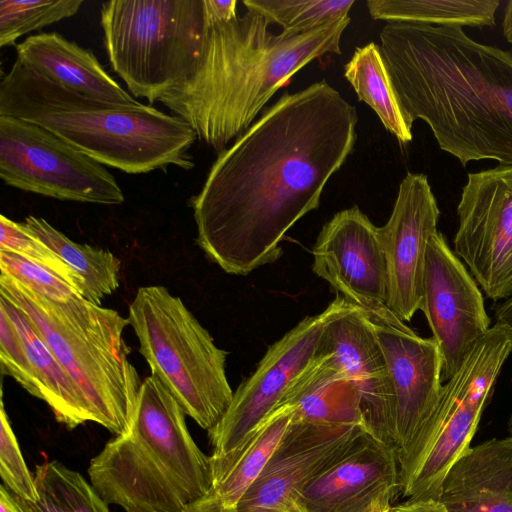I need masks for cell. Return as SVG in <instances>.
Wrapping results in <instances>:
<instances>
[{
  "mask_svg": "<svg viewBox=\"0 0 512 512\" xmlns=\"http://www.w3.org/2000/svg\"><path fill=\"white\" fill-rule=\"evenodd\" d=\"M356 108L325 80L285 93L218 153L191 200L197 244L246 276L282 255L281 241L319 207L356 142Z\"/></svg>",
  "mask_w": 512,
  "mask_h": 512,
  "instance_id": "6da1fadb",
  "label": "cell"
},
{
  "mask_svg": "<svg viewBox=\"0 0 512 512\" xmlns=\"http://www.w3.org/2000/svg\"><path fill=\"white\" fill-rule=\"evenodd\" d=\"M380 52L410 127L426 122L441 150L466 166L512 165V49L461 27L388 22Z\"/></svg>",
  "mask_w": 512,
  "mask_h": 512,
  "instance_id": "7a4b0ae2",
  "label": "cell"
},
{
  "mask_svg": "<svg viewBox=\"0 0 512 512\" xmlns=\"http://www.w3.org/2000/svg\"><path fill=\"white\" fill-rule=\"evenodd\" d=\"M206 17V14H205ZM349 16L297 35L272 33L255 10L227 21L206 17L201 52L190 73L161 102L218 152L240 137L278 89L309 62L340 54Z\"/></svg>",
  "mask_w": 512,
  "mask_h": 512,
  "instance_id": "3957f363",
  "label": "cell"
},
{
  "mask_svg": "<svg viewBox=\"0 0 512 512\" xmlns=\"http://www.w3.org/2000/svg\"><path fill=\"white\" fill-rule=\"evenodd\" d=\"M0 116L36 123L99 163L129 174L174 165L191 169L196 133L152 105L119 107L82 97L19 59L0 82Z\"/></svg>",
  "mask_w": 512,
  "mask_h": 512,
  "instance_id": "277c9868",
  "label": "cell"
},
{
  "mask_svg": "<svg viewBox=\"0 0 512 512\" xmlns=\"http://www.w3.org/2000/svg\"><path fill=\"white\" fill-rule=\"evenodd\" d=\"M185 412L155 376L142 381L130 429L90 462V484L125 512H184L214 488L211 456L197 446Z\"/></svg>",
  "mask_w": 512,
  "mask_h": 512,
  "instance_id": "5b68a950",
  "label": "cell"
},
{
  "mask_svg": "<svg viewBox=\"0 0 512 512\" xmlns=\"http://www.w3.org/2000/svg\"><path fill=\"white\" fill-rule=\"evenodd\" d=\"M0 296L23 312L81 388L95 423L115 435L127 432L142 384L123 337L128 318L84 297L51 300L3 271Z\"/></svg>",
  "mask_w": 512,
  "mask_h": 512,
  "instance_id": "8992f818",
  "label": "cell"
},
{
  "mask_svg": "<svg viewBox=\"0 0 512 512\" xmlns=\"http://www.w3.org/2000/svg\"><path fill=\"white\" fill-rule=\"evenodd\" d=\"M129 325L139 352L201 428L212 430L226 414L234 392L226 375L227 351L183 301L161 285L139 287L129 306Z\"/></svg>",
  "mask_w": 512,
  "mask_h": 512,
  "instance_id": "52a82bcc",
  "label": "cell"
},
{
  "mask_svg": "<svg viewBox=\"0 0 512 512\" xmlns=\"http://www.w3.org/2000/svg\"><path fill=\"white\" fill-rule=\"evenodd\" d=\"M100 22L113 70L150 104L190 73L207 25L204 0H112Z\"/></svg>",
  "mask_w": 512,
  "mask_h": 512,
  "instance_id": "ba28073f",
  "label": "cell"
},
{
  "mask_svg": "<svg viewBox=\"0 0 512 512\" xmlns=\"http://www.w3.org/2000/svg\"><path fill=\"white\" fill-rule=\"evenodd\" d=\"M511 353L512 332L495 323L443 384L434 410L398 461L399 491L408 500H438L444 477L470 448L483 409Z\"/></svg>",
  "mask_w": 512,
  "mask_h": 512,
  "instance_id": "9c48e42d",
  "label": "cell"
},
{
  "mask_svg": "<svg viewBox=\"0 0 512 512\" xmlns=\"http://www.w3.org/2000/svg\"><path fill=\"white\" fill-rule=\"evenodd\" d=\"M352 307L336 295L321 313L305 317L273 343L255 371L239 385L226 414L208 432L215 484L312 362L328 322Z\"/></svg>",
  "mask_w": 512,
  "mask_h": 512,
  "instance_id": "30bf717a",
  "label": "cell"
},
{
  "mask_svg": "<svg viewBox=\"0 0 512 512\" xmlns=\"http://www.w3.org/2000/svg\"><path fill=\"white\" fill-rule=\"evenodd\" d=\"M0 178L45 197L100 205L125 200L105 165L36 123L0 116Z\"/></svg>",
  "mask_w": 512,
  "mask_h": 512,
  "instance_id": "8fae6325",
  "label": "cell"
},
{
  "mask_svg": "<svg viewBox=\"0 0 512 512\" xmlns=\"http://www.w3.org/2000/svg\"><path fill=\"white\" fill-rule=\"evenodd\" d=\"M454 253L492 301L512 297V165L468 173Z\"/></svg>",
  "mask_w": 512,
  "mask_h": 512,
  "instance_id": "7c38bea8",
  "label": "cell"
},
{
  "mask_svg": "<svg viewBox=\"0 0 512 512\" xmlns=\"http://www.w3.org/2000/svg\"><path fill=\"white\" fill-rule=\"evenodd\" d=\"M313 272L373 325H401L387 306V268L378 227L358 206L324 224L312 250Z\"/></svg>",
  "mask_w": 512,
  "mask_h": 512,
  "instance_id": "4fadbf2b",
  "label": "cell"
},
{
  "mask_svg": "<svg viewBox=\"0 0 512 512\" xmlns=\"http://www.w3.org/2000/svg\"><path fill=\"white\" fill-rule=\"evenodd\" d=\"M420 310L439 347L442 380L447 381L487 334L491 320L478 283L440 231L427 246Z\"/></svg>",
  "mask_w": 512,
  "mask_h": 512,
  "instance_id": "5bb4252c",
  "label": "cell"
},
{
  "mask_svg": "<svg viewBox=\"0 0 512 512\" xmlns=\"http://www.w3.org/2000/svg\"><path fill=\"white\" fill-rule=\"evenodd\" d=\"M440 210L423 173L407 172L379 238L387 268V306L403 322L420 310L426 250Z\"/></svg>",
  "mask_w": 512,
  "mask_h": 512,
  "instance_id": "9a60e30c",
  "label": "cell"
},
{
  "mask_svg": "<svg viewBox=\"0 0 512 512\" xmlns=\"http://www.w3.org/2000/svg\"><path fill=\"white\" fill-rule=\"evenodd\" d=\"M366 432L360 425L324 426L291 419L280 443L239 501L236 511L285 512L294 505L296 494L307 482Z\"/></svg>",
  "mask_w": 512,
  "mask_h": 512,
  "instance_id": "2e32d148",
  "label": "cell"
},
{
  "mask_svg": "<svg viewBox=\"0 0 512 512\" xmlns=\"http://www.w3.org/2000/svg\"><path fill=\"white\" fill-rule=\"evenodd\" d=\"M0 364L29 394L44 401L69 429L95 422L83 391L23 312L0 296Z\"/></svg>",
  "mask_w": 512,
  "mask_h": 512,
  "instance_id": "e0dca14e",
  "label": "cell"
},
{
  "mask_svg": "<svg viewBox=\"0 0 512 512\" xmlns=\"http://www.w3.org/2000/svg\"><path fill=\"white\" fill-rule=\"evenodd\" d=\"M373 326L390 374L391 446L398 462L438 402L443 386L442 357L432 337H420L405 323Z\"/></svg>",
  "mask_w": 512,
  "mask_h": 512,
  "instance_id": "ac0fdd59",
  "label": "cell"
},
{
  "mask_svg": "<svg viewBox=\"0 0 512 512\" xmlns=\"http://www.w3.org/2000/svg\"><path fill=\"white\" fill-rule=\"evenodd\" d=\"M400 489L395 451L366 432L296 494L300 512H368Z\"/></svg>",
  "mask_w": 512,
  "mask_h": 512,
  "instance_id": "d6986e66",
  "label": "cell"
},
{
  "mask_svg": "<svg viewBox=\"0 0 512 512\" xmlns=\"http://www.w3.org/2000/svg\"><path fill=\"white\" fill-rule=\"evenodd\" d=\"M321 345L355 385L368 433L392 448L393 393L373 324L360 309L352 307L328 322Z\"/></svg>",
  "mask_w": 512,
  "mask_h": 512,
  "instance_id": "ffe728a7",
  "label": "cell"
},
{
  "mask_svg": "<svg viewBox=\"0 0 512 512\" xmlns=\"http://www.w3.org/2000/svg\"><path fill=\"white\" fill-rule=\"evenodd\" d=\"M15 49L16 58L35 73L82 97L119 107L141 104L105 71L91 50L56 32L31 35Z\"/></svg>",
  "mask_w": 512,
  "mask_h": 512,
  "instance_id": "44dd1931",
  "label": "cell"
},
{
  "mask_svg": "<svg viewBox=\"0 0 512 512\" xmlns=\"http://www.w3.org/2000/svg\"><path fill=\"white\" fill-rule=\"evenodd\" d=\"M438 500L449 512H512V437L470 447L444 477Z\"/></svg>",
  "mask_w": 512,
  "mask_h": 512,
  "instance_id": "7402d4cb",
  "label": "cell"
},
{
  "mask_svg": "<svg viewBox=\"0 0 512 512\" xmlns=\"http://www.w3.org/2000/svg\"><path fill=\"white\" fill-rule=\"evenodd\" d=\"M22 226L85 280L87 300L100 305L119 288L121 260L109 250L76 243L41 217L28 216Z\"/></svg>",
  "mask_w": 512,
  "mask_h": 512,
  "instance_id": "603a6c76",
  "label": "cell"
},
{
  "mask_svg": "<svg viewBox=\"0 0 512 512\" xmlns=\"http://www.w3.org/2000/svg\"><path fill=\"white\" fill-rule=\"evenodd\" d=\"M499 0H369L370 16L441 27H492Z\"/></svg>",
  "mask_w": 512,
  "mask_h": 512,
  "instance_id": "cb8c5ba5",
  "label": "cell"
},
{
  "mask_svg": "<svg viewBox=\"0 0 512 512\" xmlns=\"http://www.w3.org/2000/svg\"><path fill=\"white\" fill-rule=\"evenodd\" d=\"M344 76L358 99L372 108L387 131L401 144L412 140V127L403 116L376 43L356 47L351 59L345 64Z\"/></svg>",
  "mask_w": 512,
  "mask_h": 512,
  "instance_id": "d4e9b609",
  "label": "cell"
},
{
  "mask_svg": "<svg viewBox=\"0 0 512 512\" xmlns=\"http://www.w3.org/2000/svg\"><path fill=\"white\" fill-rule=\"evenodd\" d=\"M292 415L291 405L278 406L260 425L227 474L215 484L214 490L225 508L236 509L280 443Z\"/></svg>",
  "mask_w": 512,
  "mask_h": 512,
  "instance_id": "484cf974",
  "label": "cell"
},
{
  "mask_svg": "<svg viewBox=\"0 0 512 512\" xmlns=\"http://www.w3.org/2000/svg\"><path fill=\"white\" fill-rule=\"evenodd\" d=\"M34 478L38 492L36 501L13 494L23 512H110L108 503L92 485L59 461L37 465Z\"/></svg>",
  "mask_w": 512,
  "mask_h": 512,
  "instance_id": "4316f807",
  "label": "cell"
},
{
  "mask_svg": "<svg viewBox=\"0 0 512 512\" xmlns=\"http://www.w3.org/2000/svg\"><path fill=\"white\" fill-rule=\"evenodd\" d=\"M248 10L263 14L282 32L297 35L348 16L354 0H243Z\"/></svg>",
  "mask_w": 512,
  "mask_h": 512,
  "instance_id": "83f0119b",
  "label": "cell"
},
{
  "mask_svg": "<svg viewBox=\"0 0 512 512\" xmlns=\"http://www.w3.org/2000/svg\"><path fill=\"white\" fill-rule=\"evenodd\" d=\"M83 0H0V47L74 16Z\"/></svg>",
  "mask_w": 512,
  "mask_h": 512,
  "instance_id": "f1b7e54d",
  "label": "cell"
},
{
  "mask_svg": "<svg viewBox=\"0 0 512 512\" xmlns=\"http://www.w3.org/2000/svg\"><path fill=\"white\" fill-rule=\"evenodd\" d=\"M0 250L16 253L62 278L86 295L85 280L55 251L27 232L22 223L0 216Z\"/></svg>",
  "mask_w": 512,
  "mask_h": 512,
  "instance_id": "f546056e",
  "label": "cell"
},
{
  "mask_svg": "<svg viewBox=\"0 0 512 512\" xmlns=\"http://www.w3.org/2000/svg\"><path fill=\"white\" fill-rule=\"evenodd\" d=\"M0 475L4 486L15 496L36 501L38 492L34 475L28 469L11 428L1 397L0 408Z\"/></svg>",
  "mask_w": 512,
  "mask_h": 512,
  "instance_id": "4dcf8cb0",
  "label": "cell"
},
{
  "mask_svg": "<svg viewBox=\"0 0 512 512\" xmlns=\"http://www.w3.org/2000/svg\"><path fill=\"white\" fill-rule=\"evenodd\" d=\"M0 270L11 274L35 292L57 302L84 297L82 292L50 270L13 252L0 250Z\"/></svg>",
  "mask_w": 512,
  "mask_h": 512,
  "instance_id": "1f68e13d",
  "label": "cell"
},
{
  "mask_svg": "<svg viewBox=\"0 0 512 512\" xmlns=\"http://www.w3.org/2000/svg\"><path fill=\"white\" fill-rule=\"evenodd\" d=\"M388 512H449L437 499L407 500L404 503L391 505Z\"/></svg>",
  "mask_w": 512,
  "mask_h": 512,
  "instance_id": "d6a6232c",
  "label": "cell"
},
{
  "mask_svg": "<svg viewBox=\"0 0 512 512\" xmlns=\"http://www.w3.org/2000/svg\"><path fill=\"white\" fill-rule=\"evenodd\" d=\"M184 512H227L214 488L204 498L195 502Z\"/></svg>",
  "mask_w": 512,
  "mask_h": 512,
  "instance_id": "836d02e7",
  "label": "cell"
},
{
  "mask_svg": "<svg viewBox=\"0 0 512 512\" xmlns=\"http://www.w3.org/2000/svg\"><path fill=\"white\" fill-rule=\"evenodd\" d=\"M494 317L496 323L505 325L512 332V297L496 305Z\"/></svg>",
  "mask_w": 512,
  "mask_h": 512,
  "instance_id": "e575fe53",
  "label": "cell"
},
{
  "mask_svg": "<svg viewBox=\"0 0 512 512\" xmlns=\"http://www.w3.org/2000/svg\"><path fill=\"white\" fill-rule=\"evenodd\" d=\"M0 512H23L13 493L4 485L0 486Z\"/></svg>",
  "mask_w": 512,
  "mask_h": 512,
  "instance_id": "d590c367",
  "label": "cell"
},
{
  "mask_svg": "<svg viewBox=\"0 0 512 512\" xmlns=\"http://www.w3.org/2000/svg\"><path fill=\"white\" fill-rule=\"evenodd\" d=\"M502 31L507 42L512 44V0L507 2L504 9Z\"/></svg>",
  "mask_w": 512,
  "mask_h": 512,
  "instance_id": "8d00e7d4",
  "label": "cell"
},
{
  "mask_svg": "<svg viewBox=\"0 0 512 512\" xmlns=\"http://www.w3.org/2000/svg\"><path fill=\"white\" fill-rule=\"evenodd\" d=\"M395 494L388 493L380 498L368 512H388L391 506V500Z\"/></svg>",
  "mask_w": 512,
  "mask_h": 512,
  "instance_id": "74e56055",
  "label": "cell"
},
{
  "mask_svg": "<svg viewBox=\"0 0 512 512\" xmlns=\"http://www.w3.org/2000/svg\"><path fill=\"white\" fill-rule=\"evenodd\" d=\"M508 431H509L510 437H512V414H511L510 419L508 421Z\"/></svg>",
  "mask_w": 512,
  "mask_h": 512,
  "instance_id": "f35d334b",
  "label": "cell"
},
{
  "mask_svg": "<svg viewBox=\"0 0 512 512\" xmlns=\"http://www.w3.org/2000/svg\"><path fill=\"white\" fill-rule=\"evenodd\" d=\"M285 512H300L295 505L291 506L288 510Z\"/></svg>",
  "mask_w": 512,
  "mask_h": 512,
  "instance_id": "ab89813d",
  "label": "cell"
},
{
  "mask_svg": "<svg viewBox=\"0 0 512 512\" xmlns=\"http://www.w3.org/2000/svg\"><path fill=\"white\" fill-rule=\"evenodd\" d=\"M227 512H237V511H236V509H227Z\"/></svg>",
  "mask_w": 512,
  "mask_h": 512,
  "instance_id": "60d3db41",
  "label": "cell"
}]
</instances>
